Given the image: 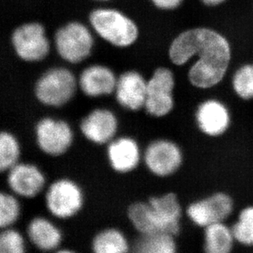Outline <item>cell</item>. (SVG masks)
I'll use <instances>...</instances> for the list:
<instances>
[{
    "instance_id": "1",
    "label": "cell",
    "mask_w": 253,
    "mask_h": 253,
    "mask_svg": "<svg viewBox=\"0 0 253 253\" xmlns=\"http://www.w3.org/2000/svg\"><path fill=\"white\" fill-rule=\"evenodd\" d=\"M169 60L176 66H184L193 57L198 60L188 72L192 85L201 89L213 88L222 82L231 61V46L220 32L196 27L183 31L173 40Z\"/></svg>"
},
{
    "instance_id": "2",
    "label": "cell",
    "mask_w": 253,
    "mask_h": 253,
    "mask_svg": "<svg viewBox=\"0 0 253 253\" xmlns=\"http://www.w3.org/2000/svg\"><path fill=\"white\" fill-rule=\"evenodd\" d=\"M88 20L93 31L115 47H129L139 37L136 23L119 10L99 7L90 12Z\"/></svg>"
},
{
    "instance_id": "3",
    "label": "cell",
    "mask_w": 253,
    "mask_h": 253,
    "mask_svg": "<svg viewBox=\"0 0 253 253\" xmlns=\"http://www.w3.org/2000/svg\"><path fill=\"white\" fill-rule=\"evenodd\" d=\"M78 82L66 67H53L41 75L35 84V95L43 105L61 108L72 100Z\"/></svg>"
},
{
    "instance_id": "4",
    "label": "cell",
    "mask_w": 253,
    "mask_h": 253,
    "mask_svg": "<svg viewBox=\"0 0 253 253\" xmlns=\"http://www.w3.org/2000/svg\"><path fill=\"white\" fill-rule=\"evenodd\" d=\"M54 45L62 59L77 64L90 56L94 40L90 30L85 25L72 22L57 30L54 36Z\"/></svg>"
},
{
    "instance_id": "5",
    "label": "cell",
    "mask_w": 253,
    "mask_h": 253,
    "mask_svg": "<svg viewBox=\"0 0 253 253\" xmlns=\"http://www.w3.org/2000/svg\"><path fill=\"white\" fill-rule=\"evenodd\" d=\"M84 203L82 189L69 179H60L49 185L45 194V205L51 215L58 219H69L79 212Z\"/></svg>"
},
{
    "instance_id": "6",
    "label": "cell",
    "mask_w": 253,
    "mask_h": 253,
    "mask_svg": "<svg viewBox=\"0 0 253 253\" xmlns=\"http://www.w3.org/2000/svg\"><path fill=\"white\" fill-rule=\"evenodd\" d=\"M174 76L168 67H158L147 83L144 109L155 117H163L174 108Z\"/></svg>"
},
{
    "instance_id": "7",
    "label": "cell",
    "mask_w": 253,
    "mask_h": 253,
    "mask_svg": "<svg viewBox=\"0 0 253 253\" xmlns=\"http://www.w3.org/2000/svg\"><path fill=\"white\" fill-rule=\"evenodd\" d=\"M12 44L17 57L25 62H41L50 52L45 29L39 22H29L15 29Z\"/></svg>"
},
{
    "instance_id": "8",
    "label": "cell",
    "mask_w": 253,
    "mask_h": 253,
    "mask_svg": "<svg viewBox=\"0 0 253 253\" xmlns=\"http://www.w3.org/2000/svg\"><path fill=\"white\" fill-rule=\"evenodd\" d=\"M35 134L39 148L52 157L64 154L74 139L72 129L67 122L52 117L40 120L35 127Z\"/></svg>"
},
{
    "instance_id": "9",
    "label": "cell",
    "mask_w": 253,
    "mask_h": 253,
    "mask_svg": "<svg viewBox=\"0 0 253 253\" xmlns=\"http://www.w3.org/2000/svg\"><path fill=\"white\" fill-rule=\"evenodd\" d=\"M143 160L152 174L163 178L174 174L179 169L183 163V153L173 141L156 139L147 146Z\"/></svg>"
},
{
    "instance_id": "10",
    "label": "cell",
    "mask_w": 253,
    "mask_h": 253,
    "mask_svg": "<svg viewBox=\"0 0 253 253\" xmlns=\"http://www.w3.org/2000/svg\"><path fill=\"white\" fill-rule=\"evenodd\" d=\"M234 210V201L225 193H216L211 196L197 201L187 208L186 214L194 225L208 226L224 222Z\"/></svg>"
},
{
    "instance_id": "11",
    "label": "cell",
    "mask_w": 253,
    "mask_h": 253,
    "mask_svg": "<svg viewBox=\"0 0 253 253\" xmlns=\"http://www.w3.org/2000/svg\"><path fill=\"white\" fill-rule=\"evenodd\" d=\"M153 230L176 236L180 231L182 208L178 198L173 193L152 197L148 201Z\"/></svg>"
},
{
    "instance_id": "12",
    "label": "cell",
    "mask_w": 253,
    "mask_h": 253,
    "mask_svg": "<svg viewBox=\"0 0 253 253\" xmlns=\"http://www.w3.org/2000/svg\"><path fill=\"white\" fill-rule=\"evenodd\" d=\"M80 129L88 141L102 145L114 139L118 129V120L109 109L96 108L82 120Z\"/></svg>"
},
{
    "instance_id": "13",
    "label": "cell",
    "mask_w": 253,
    "mask_h": 253,
    "mask_svg": "<svg viewBox=\"0 0 253 253\" xmlns=\"http://www.w3.org/2000/svg\"><path fill=\"white\" fill-rule=\"evenodd\" d=\"M148 81L137 71H127L117 78L115 98L122 108L137 112L144 108Z\"/></svg>"
},
{
    "instance_id": "14",
    "label": "cell",
    "mask_w": 253,
    "mask_h": 253,
    "mask_svg": "<svg viewBox=\"0 0 253 253\" xmlns=\"http://www.w3.org/2000/svg\"><path fill=\"white\" fill-rule=\"evenodd\" d=\"M7 185L12 193L25 198H33L43 190L45 177L36 166L17 163L7 170Z\"/></svg>"
},
{
    "instance_id": "15",
    "label": "cell",
    "mask_w": 253,
    "mask_h": 253,
    "mask_svg": "<svg viewBox=\"0 0 253 253\" xmlns=\"http://www.w3.org/2000/svg\"><path fill=\"white\" fill-rule=\"evenodd\" d=\"M195 116L198 128L208 136L222 135L230 125L229 109L216 99H208L201 103Z\"/></svg>"
},
{
    "instance_id": "16",
    "label": "cell",
    "mask_w": 253,
    "mask_h": 253,
    "mask_svg": "<svg viewBox=\"0 0 253 253\" xmlns=\"http://www.w3.org/2000/svg\"><path fill=\"white\" fill-rule=\"evenodd\" d=\"M117 77L114 72L104 65L88 66L82 71L78 80L82 93L90 98H98L114 93Z\"/></svg>"
},
{
    "instance_id": "17",
    "label": "cell",
    "mask_w": 253,
    "mask_h": 253,
    "mask_svg": "<svg viewBox=\"0 0 253 253\" xmlns=\"http://www.w3.org/2000/svg\"><path fill=\"white\" fill-rule=\"evenodd\" d=\"M107 155L111 168L121 174L134 170L141 159L139 144L128 136L120 137L108 143Z\"/></svg>"
},
{
    "instance_id": "18",
    "label": "cell",
    "mask_w": 253,
    "mask_h": 253,
    "mask_svg": "<svg viewBox=\"0 0 253 253\" xmlns=\"http://www.w3.org/2000/svg\"><path fill=\"white\" fill-rule=\"evenodd\" d=\"M27 232L30 242L41 251H53L62 242L60 229L50 220L41 216L33 218L29 222Z\"/></svg>"
},
{
    "instance_id": "19",
    "label": "cell",
    "mask_w": 253,
    "mask_h": 253,
    "mask_svg": "<svg viewBox=\"0 0 253 253\" xmlns=\"http://www.w3.org/2000/svg\"><path fill=\"white\" fill-rule=\"evenodd\" d=\"M234 234L232 229L223 222L205 227L204 250L208 253H229L234 248Z\"/></svg>"
},
{
    "instance_id": "20",
    "label": "cell",
    "mask_w": 253,
    "mask_h": 253,
    "mask_svg": "<svg viewBox=\"0 0 253 253\" xmlns=\"http://www.w3.org/2000/svg\"><path fill=\"white\" fill-rule=\"evenodd\" d=\"M174 237L164 232L140 234L133 249L139 253H174L177 249Z\"/></svg>"
},
{
    "instance_id": "21",
    "label": "cell",
    "mask_w": 253,
    "mask_h": 253,
    "mask_svg": "<svg viewBox=\"0 0 253 253\" xmlns=\"http://www.w3.org/2000/svg\"><path fill=\"white\" fill-rule=\"evenodd\" d=\"M96 253H125L129 251L126 237L119 229L108 228L98 232L92 241Z\"/></svg>"
},
{
    "instance_id": "22",
    "label": "cell",
    "mask_w": 253,
    "mask_h": 253,
    "mask_svg": "<svg viewBox=\"0 0 253 253\" xmlns=\"http://www.w3.org/2000/svg\"><path fill=\"white\" fill-rule=\"evenodd\" d=\"M21 149L16 137L9 132L0 134V171H7L18 163Z\"/></svg>"
},
{
    "instance_id": "23",
    "label": "cell",
    "mask_w": 253,
    "mask_h": 253,
    "mask_svg": "<svg viewBox=\"0 0 253 253\" xmlns=\"http://www.w3.org/2000/svg\"><path fill=\"white\" fill-rule=\"evenodd\" d=\"M129 222L140 234L154 233L151 221L150 209L148 202L132 203L127 210Z\"/></svg>"
},
{
    "instance_id": "24",
    "label": "cell",
    "mask_w": 253,
    "mask_h": 253,
    "mask_svg": "<svg viewBox=\"0 0 253 253\" xmlns=\"http://www.w3.org/2000/svg\"><path fill=\"white\" fill-rule=\"evenodd\" d=\"M234 239L244 246H253V207L244 208L231 228Z\"/></svg>"
},
{
    "instance_id": "25",
    "label": "cell",
    "mask_w": 253,
    "mask_h": 253,
    "mask_svg": "<svg viewBox=\"0 0 253 253\" xmlns=\"http://www.w3.org/2000/svg\"><path fill=\"white\" fill-rule=\"evenodd\" d=\"M232 85L239 98L244 100L253 99V63L243 65L234 73Z\"/></svg>"
},
{
    "instance_id": "26",
    "label": "cell",
    "mask_w": 253,
    "mask_h": 253,
    "mask_svg": "<svg viewBox=\"0 0 253 253\" xmlns=\"http://www.w3.org/2000/svg\"><path fill=\"white\" fill-rule=\"evenodd\" d=\"M20 215V205L17 198L2 192L0 194V228L12 226Z\"/></svg>"
},
{
    "instance_id": "27",
    "label": "cell",
    "mask_w": 253,
    "mask_h": 253,
    "mask_svg": "<svg viewBox=\"0 0 253 253\" xmlns=\"http://www.w3.org/2000/svg\"><path fill=\"white\" fill-rule=\"evenodd\" d=\"M22 234L16 229L5 228L0 234V253H23L26 251Z\"/></svg>"
},
{
    "instance_id": "28",
    "label": "cell",
    "mask_w": 253,
    "mask_h": 253,
    "mask_svg": "<svg viewBox=\"0 0 253 253\" xmlns=\"http://www.w3.org/2000/svg\"><path fill=\"white\" fill-rule=\"evenodd\" d=\"M156 7L162 10L176 9L184 0H151Z\"/></svg>"
},
{
    "instance_id": "29",
    "label": "cell",
    "mask_w": 253,
    "mask_h": 253,
    "mask_svg": "<svg viewBox=\"0 0 253 253\" xmlns=\"http://www.w3.org/2000/svg\"><path fill=\"white\" fill-rule=\"evenodd\" d=\"M226 0H202V2L209 7H215L218 5L222 4Z\"/></svg>"
},
{
    "instance_id": "30",
    "label": "cell",
    "mask_w": 253,
    "mask_h": 253,
    "mask_svg": "<svg viewBox=\"0 0 253 253\" xmlns=\"http://www.w3.org/2000/svg\"><path fill=\"white\" fill-rule=\"evenodd\" d=\"M97 1H108V0H97Z\"/></svg>"
}]
</instances>
